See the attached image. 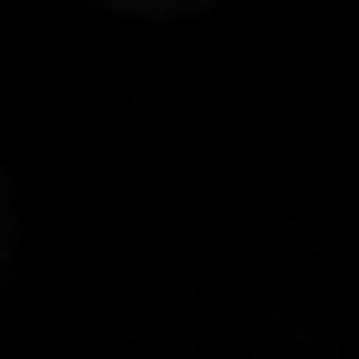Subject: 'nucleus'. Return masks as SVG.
I'll use <instances>...</instances> for the list:
<instances>
[{
    "label": "nucleus",
    "mask_w": 359,
    "mask_h": 359,
    "mask_svg": "<svg viewBox=\"0 0 359 359\" xmlns=\"http://www.w3.org/2000/svg\"><path fill=\"white\" fill-rule=\"evenodd\" d=\"M120 13H139V19H189V13H208L221 0H107Z\"/></svg>",
    "instance_id": "1"
}]
</instances>
